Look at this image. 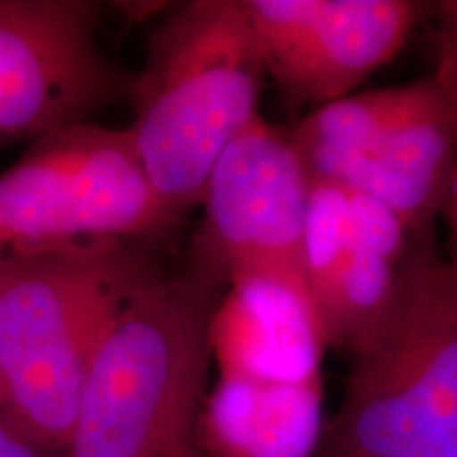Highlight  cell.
<instances>
[{
  "label": "cell",
  "instance_id": "18",
  "mask_svg": "<svg viewBox=\"0 0 457 457\" xmlns=\"http://www.w3.org/2000/svg\"><path fill=\"white\" fill-rule=\"evenodd\" d=\"M4 254H7V253H4V250H3V248H0V259H3V256H4Z\"/></svg>",
  "mask_w": 457,
  "mask_h": 457
},
{
  "label": "cell",
  "instance_id": "6",
  "mask_svg": "<svg viewBox=\"0 0 457 457\" xmlns=\"http://www.w3.org/2000/svg\"><path fill=\"white\" fill-rule=\"evenodd\" d=\"M176 225L128 128L62 125L28 142L0 171V248L7 254L142 242Z\"/></svg>",
  "mask_w": 457,
  "mask_h": 457
},
{
  "label": "cell",
  "instance_id": "4",
  "mask_svg": "<svg viewBox=\"0 0 457 457\" xmlns=\"http://www.w3.org/2000/svg\"><path fill=\"white\" fill-rule=\"evenodd\" d=\"M316 457H457V267L411 239L384 330L352 358Z\"/></svg>",
  "mask_w": 457,
  "mask_h": 457
},
{
  "label": "cell",
  "instance_id": "7",
  "mask_svg": "<svg viewBox=\"0 0 457 457\" xmlns=\"http://www.w3.org/2000/svg\"><path fill=\"white\" fill-rule=\"evenodd\" d=\"M312 185L290 131L262 114L254 117L210 171L187 270L225 288L248 276L305 286L303 244Z\"/></svg>",
  "mask_w": 457,
  "mask_h": 457
},
{
  "label": "cell",
  "instance_id": "9",
  "mask_svg": "<svg viewBox=\"0 0 457 457\" xmlns=\"http://www.w3.org/2000/svg\"><path fill=\"white\" fill-rule=\"evenodd\" d=\"M265 74L312 111L356 94L426 13L415 0H244Z\"/></svg>",
  "mask_w": 457,
  "mask_h": 457
},
{
  "label": "cell",
  "instance_id": "8",
  "mask_svg": "<svg viewBox=\"0 0 457 457\" xmlns=\"http://www.w3.org/2000/svg\"><path fill=\"white\" fill-rule=\"evenodd\" d=\"M131 81L100 47L96 3L0 0V148L91 121Z\"/></svg>",
  "mask_w": 457,
  "mask_h": 457
},
{
  "label": "cell",
  "instance_id": "13",
  "mask_svg": "<svg viewBox=\"0 0 457 457\" xmlns=\"http://www.w3.org/2000/svg\"><path fill=\"white\" fill-rule=\"evenodd\" d=\"M438 15L436 28V71L432 77L457 108V0L434 4Z\"/></svg>",
  "mask_w": 457,
  "mask_h": 457
},
{
  "label": "cell",
  "instance_id": "16",
  "mask_svg": "<svg viewBox=\"0 0 457 457\" xmlns=\"http://www.w3.org/2000/svg\"><path fill=\"white\" fill-rule=\"evenodd\" d=\"M0 400H3V373H0ZM3 407H4V400H3Z\"/></svg>",
  "mask_w": 457,
  "mask_h": 457
},
{
  "label": "cell",
  "instance_id": "1",
  "mask_svg": "<svg viewBox=\"0 0 457 457\" xmlns=\"http://www.w3.org/2000/svg\"><path fill=\"white\" fill-rule=\"evenodd\" d=\"M225 286L157 271L102 335L60 457H193Z\"/></svg>",
  "mask_w": 457,
  "mask_h": 457
},
{
  "label": "cell",
  "instance_id": "2",
  "mask_svg": "<svg viewBox=\"0 0 457 457\" xmlns=\"http://www.w3.org/2000/svg\"><path fill=\"white\" fill-rule=\"evenodd\" d=\"M265 68L244 0L170 4L131 81L136 151L180 222L202 204L210 171L259 117Z\"/></svg>",
  "mask_w": 457,
  "mask_h": 457
},
{
  "label": "cell",
  "instance_id": "12",
  "mask_svg": "<svg viewBox=\"0 0 457 457\" xmlns=\"http://www.w3.org/2000/svg\"><path fill=\"white\" fill-rule=\"evenodd\" d=\"M324 384H262L220 377L208 387L195 430L197 457H316Z\"/></svg>",
  "mask_w": 457,
  "mask_h": 457
},
{
  "label": "cell",
  "instance_id": "3",
  "mask_svg": "<svg viewBox=\"0 0 457 457\" xmlns=\"http://www.w3.org/2000/svg\"><path fill=\"white\" fill-rule=\"evenodd\" d=\"M162 271L140 242L0 259L4 415L54 457L77 420L91 358L119 307Z\"/></svg>",
  "mask_w": 457,
  "mask_h": 457
},
{
  "label": "cell",
  "instance_id": "11",
  "mask_svg": "<svg viewBox=\"0 0 457 457\" xmlns=\"http://www.w3.org/2000/svg\"><path fill=\"white\" fill-rule=\"evenodd\" d=\"M212 364L220 377L262 384H320L327 353L307 288L282 278L231 282L212 318Z\"/></svg>",
  "mask_w": 457,
  "mask_h": 457
},
{
  "label": "cell",
  "instance_id": "14",
  "mask_svg": "<svg viewBox=\"0 0 457 457\" xmlns=\"http://www.w3.org/2000/svg\"><path fill=\"white\" fill-rule=\"evenodd\" d=\"M0 457H54L0 413Z\"/></svg>",
  "mask_w": 457,
  "mask_h": 457
},
{
  "label": "cell",
  "instance_id": "17",
  "mask_svg": "<svg viewBox=\"0 0 457 457\" xmlns=\"http://www.w3.org/2000/svg\"><path fill=\"white\" fill-rule=\"evenodd\" d=\"M0 413H4V407H3V400H0Z\"/></svg>",
  "mask_w": 457,
  "mask_h": 457
},
{
  "label": "cell",
  "instance_id": "5",
  "mask_svg": "<svg viewBox=\"0 0 457 457\" xmlns=\"http://www.w3.org/2000/svg\"><path fill=\"white\" fill-rule=\"evenodd\" d=\"M313 180L390 210L411 237L432 233L457 165V108L434 77L352 94L290 129Z\"/></svg>",
  "mask_w": 457,
  "mask_h": 457
},
{
  "label": "cell",
  "instance_id": "10",
  "mask_svg": "<svg viewBox=\"0 0 457 457\" xmlns=\"http://www.w3.org/2000/svg\"><path fill=\"white\" fill-rule=\"evenodd\" d=\"M411 239L384 205L313 180L303 278L327 352L353 358L379 337L396 303Z\"/></svg>",
  "mask_w": 457,
  "mask_h": 457
},
{
  "label": "cell",
  "instance_id": "15",
  "mask_svg": "<svg viewBox=\"0 0 457 457\" xmlns=\"http://www.w3.org/2000/svg\"><path fill=\"white\" fill-rule=\"evenodd\" d=\"M445 212H447L449 225H451V237H453V265L457 267V165L453 182H451L447 204H445Z\"/></svg>",
  "mask_w": 457,
  "mask_h": 457
},
{
  "label": "cell",
  "instance_id": "19",
  "mask_svg": "<svg viewBox=\"0 0 457 457\" xmlns=\"http://www.w3.org/2000/svg\"><path fill=\"white\" fill-rule=\"evenodd\" d=\"M193 457H197V455H193Z\"/></svg>",
  "mask_w": 457,
  "mask_h": 457
}]
</instances>
